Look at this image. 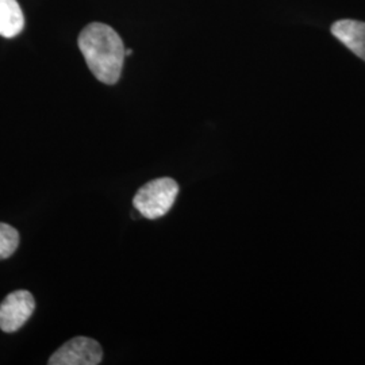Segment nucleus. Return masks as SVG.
<instances>
[{
  "instance_id": "7",
  "label": "nucleus",
  "mask_w": 365,
  "mask_h": 365,
  "mask_svg": "<svg viewBox=\"0 0 365 365\" xmlns=\"http://www.w3.org/2000/svg\"><path fill=\"white\" fill-rule=\"evenodd\" d=\"M19 245V233L13 226L0 222V260L11 257Z\"/></svg>"
},
{
  "instance_id": "1",
  "label": "nucleus",
  "mask_w": 365,
  "mask_h": 365,
  "mask_svg": "<svg viewBox=\"0 0 365 365\" xmlns=\"http://www.w3.org/2000/svg\"><path fill=\"white\" fill-rule=\"evenodd\" d=\"M78 48L95 78L108 86L118 83L126 49L113 27L101 22L88 25L78 36Z\"/></svg>"
},
{
  "instance_id": "4",
  "label": "nucleus",
  "mask_w": 365,
  "mask_h": 365,
  "mask_svg": "<svg viewBox=\"0 0 365 365\" xmlns=\"http://www.w3.org/2000/svg\"><path fill=\"white\" fill-rule=\"evenodd\" d=\"M36 300L25 291H14L9 294L0 304V329L6 333L19 330L34 313Z\"/></svg>"
},
{
  "instance_id": "2",
  "label": "nucleus",
  "mask_w": 365,
  "mask_h": 365,
  "mask_svg": "<svg viewBox=\"0 0 365 365\" xmlns=\"http://www.w3.org/2000/svg\"><path fill=\"white\" fill-rule=\"evenodd\" d=\"M179 195V184L170 178H160L143 185L133 199V206L146 220L164 217Z\"/></svg>"
},
{
  "instance_id": "8",
  "label": "nucleus",
  "mask_w": 365,
  "mask_h": 365,
  "mask_svg": "<svg viewBox=\"0 0 365 365\" xmlns=\"http://www.w3.org/2000/svg\"><path fill=\"white\" fill-rule=\"evenodd\" d=\"M131 54H133V51L128 49V51H126V56H131Z\"/></svg>"
},
{
  "instance_id": "6",
  "label": "nucleus",
  "mask_w": 365,
  "mask_h": 365,
  "mask_svg": "<svg viewBox=\"0 0 365 365\" xmlns=\"http://www.w3.org/2000/svg\"><path fill=\"white\" fill-rule=\"evenodd\" d=\"M25 27V16L16 0H0V36L16 37Z\"/></svg>"
},
{
  "instance_id": "3",
  "label": "nucleus",
  "mask_w": 365,
  "mask_h": 365,
  "mask_svg": "<svg viewBox=\"0 0 365 365\" xmlns=\"http://www.w3.org/2000/svg\"><path fill=\"white\" fill-rule=\"evenodd\" d=\"M103 349L101 344L90 337L69 339L53 353L49 365H98L102 363Z\"/></svg>"
},
{
  "instance_id": "5",
  "label": "nucleus",
  "mask_w": 365,
  "mask_h": 365,
  "mask_svg": "<svg viewBox=\"0 0 365 365\" xmlns=\"http://www.w3.org/2000/svg\"><path fill=\"white\" fill-rule=\"evenodd\" d=\"M331 34L365 61V22L341 19L333 24Z\"/></svg>"
}]
</instances>
